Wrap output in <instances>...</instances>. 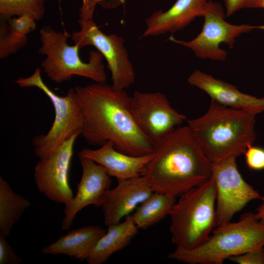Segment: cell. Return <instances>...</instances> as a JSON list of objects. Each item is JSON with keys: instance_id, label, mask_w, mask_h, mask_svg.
I'll return each instance as SVG.
<instances>
[{"instance_id": "obj_1", "label": "cell", "mask_w": 264, "mask_h": 264, "mask_svg": "<svg viewBox=\"0 0 264 264\" xmlns=\"http://www.w3.org/2000/svg\"><path fill=\"white\" fill-rule=\"evenodd\" d=\"M84 118L81 135L93 146L112 141L114 148L134 156L152 154L154 144L140 131L133 118L132 97L111 85L95 82L74 88Z\"/></svg>"}, {"instance_id": "obj_2", "label": "cell", "mask_w": 264, "mask_h": 264, "mask_svg": "<svg viewBox=\"0 0 264 264\" xmlns=\"http://www.w3.org/2000/svg\"><path fill=\"white\" fill-rule=\"evenodd\" d=\"M212 163L188 126L177 127L154 144L144 176L154 192L179 196L208 179Z\"/></svg>"}, {"instance_id": "obj_3", "label": "cell", "mask_w": 264, "mask_h": 264, "mask_svg": "<svg viewBox=\"0 0 264 264\" xmlns=\"http://www.w3.org/2000/svg\"><path fill=\"white\" fill-rule=\"evenodd\" d=\"M255 122V115L212 100L205 113L187 120L188 126L211 163L244 154L256 140Z\"/></svg>"}, {"instance_id": "obj_4", "label": "cell", "mask_w": 264, "mask_h": 264, "mask_svg": "<svg viewBox=\"0 0 264 264\" xmlns=\"http://www.w3.org/2000/svg\"><path fill=\"white\" fill-rule=\"evenodd\" d=\"M264 247V224L255 213L214 229L207 240L191 249L176 248L168 257L189 264H222L226 259Z\"/></svg>"}, {"instance_id": "obj_5", "label": "cell", "mask_w": 264, "mask_h": 264, "mask_svg": "<svg viewBox=\"0 0 264 264\" xmlns=\"http://www.w3.org/2000/svg\"><path fill=\"white\" fill-rule=\"evenodd\" d=\"M216 184L212 174L179 196L169 215L176 248L191 249L204 243L216 227Z\"/></svg>"}, {"instance_id": "obj_6", "label": "cell", "mask_w": 264, "mask_h": 264, "mask_svg": "<svg viewBox=\"0 0 264 264\" xmlns=\"http://www.w3.org/2000/svg\"><path fill=\"white\" fill-rule=\"evenodd\" d=\"M41 46L39 53L45 56L41 66L52 81L61 83L70 80L73 75L90 79L95 82L107 79L103 56L98 50L91 51L88 62L83 61L78 47L69 45L67 40L70 35L66 30L57 31L49 26L39 30Z\"/></svg>"}, {"instance_id": "obj_7", "label": "cell", "mask_w": 264, "mask_h": 264, "mask_svg": "<svg viewBox=\"0 0 264 264\" xmlns=\"http://www.w3.org/2000/svg\"><path fill=\"white\" fill-rule=\"evenodd\" d=\"M15 82L22 88H38L48 97L54 107L55 119L50 129L32 140L34 153L39 158L53 154L74 135H81L84 118L74 88H69L65 96L56 94L43 81L39 68L30 76L19 78Z\"/></svg>"}, {"instance_id": "obj_8", "label": "cell", "mask_w": 264, "mask_h": 264, "mask_svg": "<svg viewBox=\"0 0 264 264\" xmlns=\"http://www.w3.org/2000/svg\"><path fill=\"white\" fill-rule=\"evenodd\" d=\"M203 17L204 23L200 33L192 40L186 41L171 36L169 40L189 48L198 58L224 61L227 52L220 46L221 43L232 48L241 35L256 29L264 30V25H235L225 21V12L220 3L209 0Z\"/></svg>"}, {"instance_id": "obj_9", "label": "cell", "mask_w": 264, "mask_h": 264, "mask_svg": "<svg viewBox=\"0 0 264 264\" xmlns=\"http://www.w3.org/2000/svg\"><path fill=\"white\" fill-rule=\"evenodd\" d=\"M79 31L73 32L71 38L79 49L88 45L95 47L106 60L111 73L112 86L117 90H124L135 82V75L125 40L116 34L103 33L93 20H78Z\"/></svg>"}, {"instance_id": "obj_10", "label": "cell", "mask_w": 264, "mask_h": 264, "mask_svg": "<svg viewBox=\"0 0 264 264\" xmlns=\"http://www.w3.org/2000/svg\"><path fill=\"white\" fill-rule=\"evenodd\" d=\"M235 156L212 163L216 184V227L231 221L249 202L260 199L259 193L246 182L239 171Z\"/></svg>"}, {"instance_id": "obj_11", "label": "cell", "mask_w": 264, "mask_h": 264, "mask_svg": "<svg viewBox=\"0 0 264 264\" xmlns=\"http://www.w3.org/2000/svg\"><path fill=\"white\" fill-rule=\"evenodd\" d=\"M131 110L137 126L154 144L187 120L160 92L135 91Z\"/></svg>"}, {"instance_id": "obj_12", "label": "cell", "mask_w": 264, "mask_h": 264, "mask_svg": "<svg viewBox=\"0 0 264 264\" xmlns=\"http://www.w3.org/2000/svg\"><path fill=\"white\" fill-rule=\"evenodd\" d=\"M75 134L53 154L35 165L34 179L39 191L49 199L65 205L74 197L69 183V171L75 140Z\"/></svg>"}, {"instance_id": "obj_13", "label": "cell", "mask_w": 264, "mask_h": 264, "mask_svg": "<svg viewBox=\"0 0 264 264\" xmlns=\"http://www.w3.org/2000/svg\"><path fill=\"white\" fill-rule=\"evenodd\" d=\"M82 168L80 182L77 185V192L69 204L65 206L64 218L62 229L69 230L78 212L89 205L100 207V199L110 189V176L105 168L92 159L78 156Z\"/></svg>"}, {"instance_id": "obj_14", "label": "cell", "mask_w": 264, "mask_h": 264, "mask_svg": "<svg viewBox=\"0 0 264 264\" xmlns=\"http://www.w3.org/2000/svg\"><path fill=\"white\" fill-rule=\"evenodd\" d=\"M154 192L145 177L140 176L118 180L117 185L108 190L100 199L105 224H118Z\"/></svg>"}, {"instance_id": "obj_15", "label": "cell", "mask_w": 264, "mask_h": 264, "mask_svg": "<svg viewBox=\"0 0 264 264\" xmlns=\"http://www.w3.org/2000/svg\"><path fill=\"white\" fill-rule=\"evenodd\" d=\"M190 85L204 91L221 105L243 110L254 115L264 111V97L255 96L240 91L237 87L199 70H196L187 79Z\"/></svg>"}, {"instance_id": "obj_16", "label": "cell", "mask_w": 264, "mask_h": 264, "mask_svg": "<svg viewBox=\"0 0 264 264\" xmlns=\"http://www.w3.org/2000/svg\"><path fill=\"white\" fill-rule=\"evenodd\" d=\"M209 0H176L167 10H158L145 21L142 37L173 33L188 25L198 17H203Z\"/></svg>"}, {"instance_id": "obj_17", "label": "cell", "mask_w": 264, "mask_h": 264, "mask_svg": "<svg viewBox=\"0 0 264 264\" xmlns=\"http://www.w3.org/2000/svg\"><path fill=\"white\" fill-rule=\"evenodd\" d=\"M78 156L90 158L100 164L110 176L118 180L142 176L152 158L153 153L142 156L130 155L117 151L113 143L108 141L96 150L82 149L79 152Z\"/></svg>"}, {"instance_id": "obj_18", "label": "cell", "mask_w": 264, "mask_h": 264, "mask_svg": "<svg viewBox=\"0 0 264 264\" xmlns=\"http://www.w3.org/2000/svg\"><path fill=\"white\" fill-rule=\"evenodd\" d=\"M106 231L100 226H84L60 236L55 242L43 247L41 252L44 254H62L80 261L87 260Z\"/></svg>"}, {"instance_id": "obj_19", "label": "cell", "mask_w": 264, "mask_h": 264, "mask_svg": "<svg viewBox=\"0 0 264 264\" xmlns=\"http://www.w3.org/2000/svg\"><path fill=\"white\" fill-rule=\"evenodd\" d=\"M138 228L134 224L132 215L124 221L108 226L106 232L98 240L87 262L88 264L105 263L114 253L129 245L137 234Z\"/></svg>"}, {"instance_id": "obj_20", "label": "cell", "mask_w": 264, "mask_h": 264, "mask_svg": "<svg viewBox=\"0 0 264 264\" xmlns=\"http://www.w3.org/2000/svg\"><path fill=\"white\" fill-rule=\"evenodd\" d=\"M176 201L175 196L154 192L132 215L134 224L141 229L153 226L170 215Z\"/></svg>"}, {"instance_id": "obj_21", "label": "cell", "mask_w": 264, "mask_h": 264, "mask_svg": "<svg viewBox=\"0 0 264 264\" xmlns=\"http://www.w3.org/2000/svg\"><path fill=\"white\" fill-rule=\"evenodd\" d=\"M30 206V202L17 194L9 184L0 176V234L9 236L15 223Z\"/></svg>"}, {"instance_id": "obj_22", "label": "cell", "mask_w": 264, "mask_h": 264, "mask_svg": "<svg viewBox=\"0 0 264 264\" xmlns=\"http://www.w3.org/2000/svg\"><path fill=\"white\" fill-rule=\"evenodd\" d=\"M32 31L23 20L13 17L9 20L0 18V58L5 59L25 47L27 35Z\"/></svg>"}, {"instance_id": "obj_23", "label": "cell", "mask_w": 264, "mask_h": 264, "mask_svg": "<svg viewBox=\"0 0 264 264\" xmlns=\"http://www.w3.org/2000/svg\"><path fill=\"white\" fill-rule=\"evenodd\" d=\"M46 0H0V17L9 20L15 16L28 15L36 21H40L45 14Z\"/></svg>"}, {"instance_id": "obj_24", "label": "cell", "mask_w": 264, "mask_h": 264, "mask_svg": "<svg viewBox=\"0 0 264 264\" xmlns=\"http://www.w3.org/2000/svg\"><path fill=\"white\" fill-rule=\"evenodd\" d=\"M82 4L79 9V19L83 21L93 20V16L96 6L101 4L105 7H109L124 4L125 0H82Z\"/></svg>"}, {"instance_id": "obj_25", "label": "cell", "mask_w": 264, "mask_h": 264, "mask_svg": "<svg viewBox=\"0 0 264 264\" xmlns=\"http://www.w3.org/2000/svg\"><path fill=\"white\" fill-rule=\"evenodd\" d=\"M245 161L248 168L253 170L264 169V149L250 145L245 151Z\"/></svg>"}, {"instance_id": "obj_26", "label": "cell", "mask_w": 264, "mask_h": 264, "mask_svg": "<svg viewBox=\"0 0 264 264\" xmlns=\"http://www.w3.org/2000/svg\"><path fill=\"white\" fill-rule=\"evenodd\" d=\"M228 260L239 264H264V247L232 257Z\"/></svg>"}, {"instance_id": "obj_27", "label": "cell", "mask_w": 264, "mask_h": 264, "mask_svg": "<svg viewBox=\"0 0 264 264\" xmlns=\"http://www.w3.org/2000/svg\"><path fill=\"white\" fill-rule=\"evenodd\" d=\"M6 237L0 234V264H20L22 259L8 244Z\"/></svg>"}, {"instance_id": "obj_28", "label": "cell", "mask_w": 264, "mask_h": 264, "mask_svg": "<svg viewBox=\"0 0 264 264\" xmlns=\"http://www.w3.org/2000/svg\"><path fill=\"white\" fill-rule=\"evenodd\" d=\"M262 0H223L226 17L233 15L237 11L244 8L260 7Z\"/></svg>"}, {"instance_id": "obj_29", "label": "cell", "mask_w": 264, "mask_h": 264, "mask_svg": "<svg viewBox=\"0 0 264 264\" xmlns=\"http://www.w3.org/2000/svg\"><path fill=\"white\" fill-rule=\"evenodd\" d=\"M261 204L257 208L255 215L257 219L264 224V196H261Z\"/></svg>"}, {"instance_id": "obj_30", "label": "cell", "mask_w": 264, "mask_h": 264, "mask_svg": "<svg viewBox=\"0 0 264 264\" xmlns=\"http://www.w3.org/2000/svg\"><path fill=\"white\" fill-rule=\"evenodd\" d=\"M264 9V0H262L260 4V7Z\"/></svg>"}]
</instances>
